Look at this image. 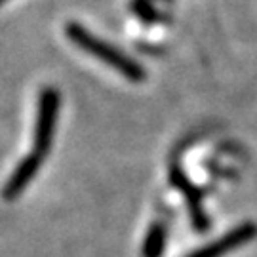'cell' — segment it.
I'll return each mask as SVG.
<instances>
[{
	"mask_svg": "<svg viewBox=\"0 0 257 257\" xmlns=\"http://www.w3.org/2000/svg\"><path fill=\"white\" fill-rule=\"evenodd\" d=\"M65 33H67V37H69V40H71L73 44H76L80 50L88 52V54L93 55V57H97L99 61L107 63L109 67H112L116 73H120L122 76H126L128 80H132V82H141V80H145L147 74H145L143 67H141L138 61H134V59L128 57L126 54H122L118 48L110 46L109 42L93 37L92 33H88L82 25H78V23H69L67 29H65Z\"/></svg>",
	"mask_w": 257,
	"mask_h": 257,
	"instance_id": "obj_1",
	"label": "cell"
},
{
	"mask_svg": "<svg viewBox=\"0 0 257 257\" xmlns=\"http://www.w3.org/2000/svg\"><path fill=\"white\" fill-rule=\"evenodd\" d=\"M59 116V93L54 88H46L38 97L37 124H35V151L40 156H46L52 149L55 136V124Z\"/></svg>",
	"mask_w": 257,
	"mask_h": 257,
	"instance_id": "obj_2",
	"label": "cell"
},
{
	"mask_svg": "<svg viewBox=\"0 0 257 257\" xmlns=\"http://www.w3.org/2000/svg\"><path fill=\"white\" fill-rule=\"evenodd\" d=\"M257 236V225L253 223H244L236 229L229 230L227 234H223L221 238L210 242L208 246L194 249L193 253H189L187 257H225L227 253L238 249L240 246L248 244Z\"/></svg>",
	"mask_w": 257,
	"mask_h": 257,
	"instance_id": "obj_3",
	"label": "cell"
},
{
	"mask_svg": "<svg viewBox=\"0 0 257 257\" xmlns=\"http://www.w3.org/2000/svg\"><path fill=\"white\" fill-rule=\"evenodd\" d=\"M42 160H44V156L37 155V153H31V155L25 156L18 164V168L14 170V174L8 179V183L4 185L2 196L6 200L18 198L19 194L25 191V187L35 179V175L38 174V170L42 166Z\"/></svg>",
	"mask_w": 257,
	"mask_h": 257,
	"instance_id": "obj_4",
	"label": "cell"
},
{
	"mask_svg": "<svg viewBox=\"0 0 257 257\" xmlns=\"http://www.w3.org/2000/svg\"><path fill=\"white\" fill-rule=\"evenodd\" d=\"M172 183H175L177 187L183 189V193L189 196V200L193 204V221H194V227L196 229H208V223H206V215L202 213V208H200V198L202 194L200 191H196L193 185L187 183L183 179V174L179 170H172Z\"/></svg>",
	"mask_w": 257,
	"mask_h": 257,
	"instance_id": "obj_5",
	"label": "cell"
},
{
	"mask_svg": "<svg viewBox=\"0 0 257 257\" xmlns=\"http://www.w3.org/2000/svg\"><path fill=\"white\" fill-rule=\"evenodd\" d=\"M166 236H168V230H166V225L160 221V223H155L147 232V238L143 242V251L141 255L143 257H162V251H164L166 246Z\"/></svg>",
	"mask_w": 257,
	"mask_h": 257,
	"instance_id": "obj_6",
	"label": "cell"
},
{
	"mask_svg": "<svg viewBox=\"0 0 257 257\" xmlns=\"http://www.w3.org/2000/svg\"><path fill=\"white\" fill-rule=\"evenodd\" d=\"M134 6H136V10L139 12V16H143L145 19H153V18H155V12L151 10V6H149L147 2H136Z\"/></svg>",
	"mask_w": 257,
	"mask_h": 257,
	"instance_id": "obj_7",
	"label": "cell"
},
{
	"mask_svg": "<svg viewBox=\"0 0 257 257\" xmlns=\"http://www.w3.org/2000/svg\"><path fill=\"white\" fill-rule=\"evenodd\" d=\"M4 2H6V0H0V6H2V4H4Z\"/></svg>",
	"mask_w": 257,
	"mask_h": 257,
	"instance_id": "obj_8",
	"label": "cell"
}]
</instances>
